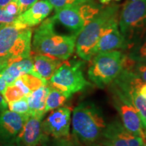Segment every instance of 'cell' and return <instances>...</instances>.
Segmentation results:
<instances>
[{"mask_svg": "<svg viewBox=\"0 0 146 146\" xmlns=\"http://www.w3.org/2000/svg\"><path fill=\"white\" fill-rule=\"evenodd\" d=\"M127 50V44L118 27V18L111 22L100 36L94 50V56L100 53ZM93 56V57H94Z\"/></svg>", "mask_w": 146, "mask_h": 146, "instance_id": "13", "label": "cell"}, {"mask_svg": "<svg viewBox=\"0 0 146 146\" xmlns=\"http://www.w3.org/2000/svg\"><path fill=\"white\" fill-rule=\"evenodd\" d=\"M127 56L135 62L146 64V36L134 43L128 50Z\"/></svg>", "mask_w": 146, "mask_h": 146, "instance_id": "21", "label": "cell"}, {"mask_svg": "<svg viewBox=\"0 0 146 146\" xmlns=\"http://www.w3.org/2000/svg\"><path fill=\"white\" fill-rule=\"evenodd\" d=\"M52 10L53 6L48 1L40 0L18 15L16 23L28 27H35L44 21Z\"/></svg>", "mask_w": 146, "mask_h": 146, "instance_id": "16", "label": "cell"}, {"mask_svg": "<svg viewBox=\"0 0 146 146\" xmlns=\"http://www.w3.org/2000/svg\"><path fill=\"white\" fill-rule=\"evenodd\" d=\"M118 27L127 44V50L146 36V0L127 1L118 16Z\"/></svg>", "mask_w": 146, "mask_h": 146, "instance_id": "5", "label": "cell"}, {"mask_svg": "<svg viewBox=\"0 0 146 146\" xmlns=\"http://www.w3.org/2000/svg\"><path fill=\"white\" fill-rule=\"evenodd\" d=\"M144 146H146V144H145V145H144Z\"/></svg>", "mask_w": 146, "mask_h": 146, "instance_id": "39", "label": "cell"}, {"mask_svg": "<svg viewBox=\"0 0 146 146\" xmlns=\"http://www.w3.org/2000/svg\"><path fill=\"white\" fill-rule=\"evenodd\" d=\"M85 3L56 10L53 18L74 34L78 35L83 27L100 12V9L94 5L92 6Z\"/></svg>", "mask_w": 146, "mask_h": 146, "instance_id": "9", "label": "cell"}, {"mask_svg": "<svg viewBox=\"0 0 146 146\" xmlns=\"http://www.w3.org/2000/svg\"><path fill=\"white\" fill-rule=\"evenodd\" d=\"M46 1H48L56 11L68 7L83 4L87 3L90 0H46Z\"/></svg>", "mask_w": 146, "mask_h": 146, "instance_id": "25", "label": "cell"}, {"mask_svg": "<svg viewBox=\"0 0 146 146\" xmlns=\"http://www.w3.org/2000/svg\"><path fill=\"white\" fill-rule=\"evenodd\" d=\"M71 123V109L60 107L53 110L44 120H42V129L46 135L54 138L69 137Z\"/></svg>", "mask_w": 146, "mask_h": 146, "instance_id": "11", "label": "cell"}, {"mask_svg": "<svg viewBox=\"0 0 146 146\" xmlns=\"http://www.w3.org/2000/svg\"><path fill=\"white\" fill-rule=\"evenodd\" d=\"M7 86H8V85H7L6 82H5L4 78H3L2 75L0 73V94L1 95L3 94V91H4L5 89L6 88Z\"/></svg>", "mask_w": 146, "mask_h": 146, "instance_id": "33", "label": "cell"}, {"mask_svg": "<svg viewBox=\"0 0 146 146\" xmlns=\"http://www.w3.org/2000/svg\"><path fill=\"white\" fill-rule=\"evenodd\" d=\"M110 85L112 104L120 115L122 124L129 132L145 140L139 115L129 96L116 82L112 81Z\"/></svg>", "mask_w": 146, "mask_h": 146, "instance_id": "8", "label": "cell"}, {"mask_svg": "<svg viewBox=\"0 0 146 146\" xmlns=\"http://www.w3.org/2000/svg\"><path fill=\"white\" fill-rule=\"evenodd\" d=\"M145 139H146V137H145ZM145 142H146V140H145Z\"/></svg>", "mask_w": 146, "mask_h": 146, "instance_id": "40", "label": "cell"}, {"mask_svg": "<svg viewBox=\"0 0 146 146\" xmlns=\"http://www.w3.org/2000/svg\"><path fill=\"white\" fill-rule=\"evenodd\" d=\"M29 114H18L5 110L0 114V144L14 145Z\"/></svg>", "mask_w": 146, "mask_h": 146, "instance_id": "12", "label": "cell"}, {"mask_svg": "<svg viewBox=\"0 0 146 146\" xmlns=\"http://www.w3.org/2000/svg\"><path fill=\"white\" fill-rule=\"evenodd\" d=\"M130 68L136 75L146 83V64L135 62L133 61L130 66Z\"/></svg>", "mask_w": 146, "mask_h": 146, "instance_id": "27", "label": "cell"}, {"mask_svg": "<svg viewBox=\"0 0 146 146\" xmlns=\"http://www.w3.org/2000/svg\"><path fill=\"white\" fill-rule=\"evenodd\" d=\"M83 62L80 60L62 62L48 81L49 84L69 99L90 85L83 75Z\"/></svg>", "mask_w": 146, "mask_h": 146, "instance_id": "7", "label": "cell"}, {"mask_svg": "<svg viewBox=\"0 0 146 146\" xmlns=\"http://www.w3.org/2000/svg\"><path fill=\"white\" fill-rule=\"evenodd\" d=\"M106 126L104 115L94 102H81L73 110L72 135L81 146L98 143Z\"/></svg>", "mask_w": 146, "mask_h": 146, "instance_id": "1", "label": "cell"}, {"mask_svg": "<svg viewBox=\"0 0 146 146\" xmlns=\"http://www.w3.org/2000/svg\"><path fill=\"white\" fill-rule=\"evenodd\" d=\"M123 70L113 81L116 82L123 90H125L129 96L131 102L135 108L139 115L143 131L146 130V99L139 94L137 89L131 84L128 77L127 72L125 68Z\"/></svg>", "mask_w": 146, "mask_h": 146, "instance_id": "15", "label": "cell"}, {"mask_svg": "<svg viewBox=\"0 0 146 146\" xmlns=\"http://www.w3.org/2000/svg\"><path fill=\"white\" fill-rule=\"evenodd\" d=\"M54 18L45 20L35 30L32 49L36 54L66 60L72 54L77 35H60L54 31Z\"/></svg>", "mask_w": 146, "mask_h": 146, "instance_id": "2", "label": "cell"}, {"mask_svg": "<svg viewBox=\"0 0 146 146\" xmlns=\"http://www.w3.org/2000/svg\"><path fill=\"white\" fill-rule=\"evenodd\" d=\"M38 0H18L20 8V14L28 10L29 8L37 2Z\"/></svg>", "mask_w": 146, "mask_h": 146, "instance_id": "30", "label": "cell"}, {"mask_svg": "<svg viewBox=\"0 0 146 146\" xmlns=\"http://www.w3.org/2000/svg\"><path fill=\"white\" fill-rule=\"evenodd\" d=\"M9 64H10V61L8 59L3 58H0V73L2 72L8 66Z\"/></svg>", "mask_w": 146, "mask_h": 146, "instance_id": "32", "label": "cell"}, {"mask_svg": "<svg viewBox=\"0 0 146 146\" xmlns=\"http://www.w3.org/2000/svg\"><path fill=\"white\" fill-rule=\"evenodd\" d=\"M48 81L33 74L27 73L19 76L12 84L17 85L23 91L25 96H29L31 93L43 85H47Z\"/></svg>", "mask_w": 146, "mask_h": 146, "instance_id": "19", "label": "cell"}, {"mask_svg": "<svg viewBox=\"0 0 146 146\" xmlns=\"http://www.w3.org/2000/svg\"><path fill=\"white\" fill-rule=\"evenodd\" d=\"M126 58L127 55L118 50L95 55L88 69L89 78L96 86L104 88L119 75Z\"/></svg>", "mask_w": 146, "mask_h": 146, "instance_id": "6", "label": "cell"}, {"mask_svg": "<svg viewBox=\"0 0 146 146\" xmlns=\"http://www.w3.org/2000/svg\"><path fill=\"white\" fill-rule=\"evenodd\" d=\"M8 108V103L5 101L2 95L0 94V112H2Z\"/></svg>", "mask_w": 146, "mask_h": 146, "instance_id": "31", "label": "cell"}, {"mask_svg": "<svg viewBox=\"0 0 146 146\" xmlns=\"http://www.w3.org/2000/svg\"><path fill=\"white\" fill-rule=\"evenodd\" d=\"M67 100H68V98L66 96L50 85V92L47 95L46 102H45V112L47 113L53 110L61 107Z\"/></svg>", "mask_w": 146, "mask_h": 146, "instance_id": "20", "label": "cell"}, {"mask_svg": "<svg viewBox=\"0 0 146 146\" xmlns=\"http://www.w3.org/2000/svg\"><path fill=\"white\" fill-rule=\"evenodd\" d=\"M50 90V85L48 83L27 96L29 107V114L30 116L43 119L45 114V102Z\"/></svg>", "mask_w": 146, "mask_h": 146, "instance_id": "17", "label": "cell"}, {"mask_svg": "<svg viewBox=\"0 0 146 146\" xmlns=\"http://www.w3.org/2000/svg\"><path fill=\"white\" fill-rule=\"evenodd\" d=\"M98 143L104 146H144L146 144L144 139L129 132L118 120L107 124Z\"/></svg>", "mask_w": 146, "mask_h": 146, "instance_id": "10", "label": "cell"}, {"mask_svg": "<svg viewBox=\"0 0 146 146\" xmlns=\"http://www.w3.org/2000/svg\"><path fill=\"white\" fill-rule=\"evenodd\" d=\"M112 1H119V0H100L101 3H104V4H108Z\"/></svg>", "mask_w": 146, "mask_h": 146, "instance_id": "35", "label": "cell"}, {"mask_svg": "<svg viewBox=\"0 0 146 146\" xmlns=\"http://www.w3.org/2000/svg\"><path fill=\"white\" fill-rule=\"evenodd\" d=\"M12 0H0V8H4L8 3H9Z\"/></svg>", "mask_w": 146, "mask_h": 146, "instance_id": "34", "label": "cell"}, {"mask_svg": "<svg viewBox=\"0 0 146 146\" xmlns=\"http://www.w3.org/2000/svg\"><path fill=\"white\" fill-rule=\"evenodd\" d=\"M42 118L29 116L16 140L15 146H37L46 136L42 129Z\"/></svg>", "mask_w": 146, "mask_h": 146, "instance_id": "14", "label": "cell"}, {"mask_svg": "<svg viewBox=\"0 0 146 146\" xmlns=\"http://www.w3.org/2000/svg\"><path fill=\"white\" fill-rule=\"evenodd\" d=\"M31 27L18 23L0 25V58H6L10 64L31 56Z\"/></svg>", "mask_w": 146, "mask_h": 146, "instance_id": "4", "label": "cell"}, {"mask_svg": "<svg viewBox=\"0 0 146 146\" xmlns=\"http://www.w3.org/2000/svg\"><path fill=\"white\" fill-rule=\"evenodd\" d=\"M7 13L10 15L18 16L20 15V8L18 0H12L3 8Z\"/></svg>", "mask_w": 146, "mask_h": 146, "instance_id": "29", "label": "cell"}, {"mask_svg": "<svg viewBox=\"0 0 146 146\" xmlns=\"http://www.w3.org/2000/svg\"><path fill=\"white\" fill-rule=\"evenodd\" d=\"M8 107L10 110L18 114H29V107L27 96L15 102L8 103Z\"/></svg>", "mask_w": 146, "mask_h": 146, "instance_id": "26", "label": "cell"}, {"mask_svg": "<svg viewBox=\"0 0 146 146\" xmlns=\"http://www.w3.org/2000/svg\"><path fill=\"white\" fill-rule=\"evenodd\" d=\"M88 146H104V145H101V144L96 143H94V144H92V145H88Z\"/></svg>", "mask_w": 146, "mask_h": 146, "instance_id": "36", "label": "cell"}, {"mask_svg": "<svg viewBox=\"0 0 146 146\" xmlns=\"http://www.w3.org/2000/svg\"><path fill=\"white\" fill-rule=\"evenodd\" d=\"M33 60L35 75L47 81L62 63V60H61L40 54H36L33 58Z\"/></svg>", "mask_w": 146, "mask_h": 146, "instance_id": "18", "label": "cell"}, {"mask_svg": "<svg viewBox=\"0 0 146 146\" xmlns=\"http://www.w3.org/2000/svg\"><path fill=\"white\" fill-rule=\"evenodd\" d=\"M1 74L6 82L7 85H9L13 83L19 76L24 74V72L21 66L16 60L8 64V66L1 72Z\"/></svg>", "mask_w": 146, "mask_h": 146, "instance_id": "22", "label": "cell"}, {"mask_svg": "<svg viewBox=\"0 0 146 146\" xmlns=\"http://www.w3.org/2000/svg\"><path fill=\"white\" fill-rule=\"evenodd\" d=\"M144 133H145V137H146V130L144 131Z\"/></svg>", "mask_w": 146, "mask_h": 146, "instance_id": "38", "label": "cell"}, {"mask_svg": "<svg viewBox=\"0 0 146 146\" xmlns=\"http://www.w3.org/2000/svg\"><path fill=\"white\" fill-rule=\"evenodd\" d=\"M2 96L7 103L17 101L26 96L23 91L14 84L8 85L3 91Z\"/></svg>", "mask_w": 146, "mask_h": 146, "instance_id": "24", "label": "cell"}, {"mask_svg": "<svg viewBox=\"0 0 146 146\" xmlns=\"http://www.w3.org/2000/svg\"><path fill=\"white\" fill-rule=\"evenodd\" d=\"M37 146H81L75 138H54L46 135Z\"/></svg>", "mask_w": 146, "mask_h": 146, "instance_id": "23", "label": "cell"}, {"mask_svg": "<svg viewBox=\"0 0 146 146\" xmlns=\"http://www.w3.org/2000/svg\"><path fill=\"white\" fill-rule=\"evenodd\" d=\"M18 16L10 15L3 8H0V25H12L17 22Z\"/></svg>", "mask_w": 146, "mask_h": 146, "instance_id": "28", "label": "cell"}, {"mask_svg": "<svg viewBox=\"0 0 146 146\" xmlns=\"http://www.w3.org/2000/svg\"><path fill=\"white\" fill-rule=\"evenodd\" d=\"M0 146H15L14 145H3V144H0Z\"/></svg>", "mask_w": 146, "mask_h": 146, "instance_id": "37", "label": "cell"}, {"mask_svg": "<svg viewBox=\"0 0 146 146\" xmlns=\"http://www.w3.org/2000/svg\"><path fill=\"white\" fill-rule=\"evenodd\" d=\"M120 7L111 5L100 10L77 35L75 42L76 54L85 61L94 56L95 47L104 29L111 22L118 18Z\"/></svg>", "mask_w": 146, "mask_h": 146, "instance_id": "3", "label": "cell"}]
</instances>
